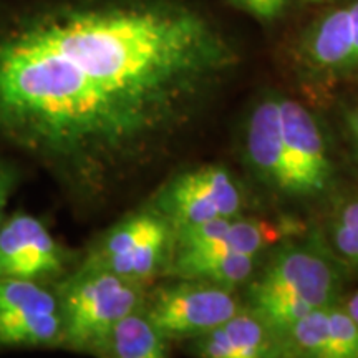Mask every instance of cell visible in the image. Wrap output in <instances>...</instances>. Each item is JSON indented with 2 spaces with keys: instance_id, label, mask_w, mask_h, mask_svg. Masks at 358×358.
I'll use <instances>...</instances> for the list:
<instances>
[{
  "instance_id": "6da1fadb",
  "label": "cell",
  "mask_w": 358,
  "mask_h": 358,
  "mask_svg": "<svg viewBox=\"0 0 358 358\" xmlns=\"http://www.w3.org/2000/svg\"><path fill=\"white\" fill-rule=\"evenodd\" d=\"M229 66L191 13L58 7L0 27V136L96 191L189 120Z\"/></svg>"
},
{
  "instance_id": "7a4b0ae2",
  "label": "cell",
  "mask_w": 358,
  "mask_h": 358,
  "mask_svg": "<svg viewBox=\"0 0 358 358\" xmlns=\"http://www.w3.org/2000/svg\"><path fill=\"white\" fill-rule=\"evenodd\" d=\"M248 282V306L282 334L317 308L340 302L345 264L327 241L313 236L284 241Z\"/></svg>"
},
{
  "instance_id": "3957f363",
  "label": "cell",
  "mask_w": 358,
  "mask_h": 358,
  "mask_svg": "<svg viewBox=\"0 0 358 358\" xmlns=\"http://www.w3.org/2000/svg\"><path fill=\"white\" fill-rule=\"evenodd\" d=\"M146 285L80 264L57 287L64 322V347L100 357L120 320L140 310Z\"/></svg>"
},
{
  "instance_id": "277c9868",
  "label": "cell",
  "mask_w": 358,
  "mask_h": 358,
  "mask_svg": "<svg viewBox=\"0 0 358 358\" xmlns=\"http://www.w3.org/2000/svg\"><path fill=\"white\" fill-rule=\"evenodd\" d=\"M174 250V231L153 206L134 211L98 237L82 266L101 268L123 279L148 282L164 275Z\"/></svg>"
},
{
  "instance_id": "5b68a950",
  "label": "cell",
  "mask_w": 358,
  "mask_h": 358,
  "mask_svg": "<svg viewBox=\"0 0 358 358\" xmlns=\"http://www.w3.org/2000/svg\"><path fill=\"white\" fill-rule=\"evenodd\" d=\"M146 294L143 310L168 340H192L241 310L234 289L198 279H178Z\"/></svg>"
},
{
  "instance_id": "8992f818",
  "label": "cell",
  "mask_w": 358,
  "mask_h": 358,
  "mask_svg": "<svg viewBox=\"0 0 358 358\" xmlns=\"http://www.w3.org/2000/svg\"><path fill=\"white\" fill-rule=\"evenodd\" d=\"M151 206L178 232L214 219L239 216L245 209V192L229 169L206 164L169 179Z\"/></svg>"
},
{
  "instance_id": "52a82bcc",
  "label": "cell",
  "mask_w": 358,
  "mask_h": 358,
  "mask_svg": "<svg viewBox=\"0 0 358 358\" xmlns=\"http://www.w3.org/2000/svg\"><path fill=\"white\" fill-rule=\"evenodd\" d=\"M279 111L290 198H320L330 191L335 179L334 161L320 124L306 106L290 98L279 96Z\"/></svg>"
},
{
  "instance_id": "ba28073f",
  "label": "cell",
  "mask_w": 358,
  "mask_h": 358,
  "mask_svg": "<svg viewBox=\"0 0 358 358\" xmlns=\"http://www.w3.org/2000/svg\"><path fill=\"white\" fill-rule=\"evenodd\" d=\"M303 226L294 219L268 221L239 216L214 219L174 232V250H216V252L266 256L284 241L301 236Z\"/></svg>"
},
{
  "instance_id": "9c48e42d",
  "label": "cell",
  "mask_w": 358,
  "mask_h": 358,
  "mask_svg": "<svg viewBox=\"0 0 358 358\" xmlns=\"http://www.w3.org/2000/svg\"><path fill=\"white\" fill-rule=\"evenodd\" d=\"M69 254L47 226L29 213H15L0 227V277L43 282L60 275Z\"/></svg>"
},
{
  "instance_id": "30bf717a",
  "label": "cell",
  "mask_w": 358,
  "mask_h": 358,
  "mask_svg": "<svg viewBox=\"0 0 358 358\" xmlns=\"http://www.w3.org/2000/svg\"><path fill=\"white\" fill-rule=\"evenodd\" d=\"M280 342L284 358H358V324L337 302L295 322Z\"/></svg>"
},
{
  "instance_id": "8fae6325",
  "label": "cell",
  "mask_w": 358,
  "mask_h": 358,
  "mask_svg": "<svg viewBox=\"0 0 358 358\" xmlns=\"http://www.w3.org/2000/svg\"><path fill=\"white\" fill-rule=\"evenodd\" d=\"M189 348L198 358H284L280 334L249 307L192 338Z\"/></svg>"
},
{
  "instance_id": "7c38bea8",
  "label": "cell",
  "mask_w": 358,
  "mask_h": 358,
  "mask_svg": "<svg viewBox=\"0 0 358 358\" xmlns=\"http://www.w3.org/2000/svg\"><path fill=\"white\" fill-rule=\"evenodd\" d=\"M245 161L254 176L277 194L290 198V179L282 145L279 96L259 103L249 116L244 145Z\"/></svg>"
},
{
  "instance_id": "4fadbf2b",
  "label": "cell",
  "mask_w": 358,
  "mask_h": 358,
  "mask_svg": "<svg viewBox=\"0 0 358 358\" xmlns=\"http://www.w3.org/2000/svg\"><path fill=\"white\" fill-rule=\"evenodd\" d=\"M266 256H245L216 250H173L171 262L164 275L213 282L236 290V287L248 284L252 279Z\"/></svg>"
},
{
  "instance_id": "5bb4252c",
  "label": "cell",
  "mask_w": 358,
  "mask_h": 358,
  "mask_svg": "<svg viewBox=\"0 0 358 358\" xmlns=\"http://www.w3.org/2000/svg\"><path fill=\"white\" fill-rule=\"evenodd\" d=\"M353 27L350 10L338 8L325 17L308 40V64L322 71L353 69Z\"/></svg>"
},
{
  "instance_id": "9a60e30c",
  "label": "cell",
  "mask_w": 358,
  "mask_h": 358,
  "mask_svg": "<svg viewBox=\"0 0 358 358\" xmlns=\"http://www.w3.org/2000/svg\"><path fill=\"white\" fill-rule=\"evenodd\" d=\"M0 347H64V322L60 312L2 310L0 312Z\"/></svg>"
},
{
  "instance_id": "2e32d148",
  "label": "cell",
  "mask_w": 358,
  "mask_h": 358,
  "mask_svg": "<svg viewBox=\"0 0 358 358\" xmlns=\"http://www.w3.org/2000/svg\"><path fill=\"white\" fill-rule=\"evenodd\" d=\"M101 358H168V338L140 308L115 325Z\"/></svg>"
},
{
  "instance_id": "e0dca14e",
  "label": "cell",
  "mask_w": 358,
  "mask_h": 358,
  "mask_svg": "<svg viewBox=\"0 0 358 358\" xmlns=\"http://www.w3.org/2000/svg\"><path fill=\"white\" fill-rule=\"evenodd\" d=\"M327 244L345 266L358 267V196L335 206L327 226Z\"/></svg>"
},
{
  "instance_id": "ac0fdd59",
  "label": "cell",
  "mask_w": 358,
  "mask_h": 358,
  "mask_svg": "<svg viewBox=\"0 0 358 358\" xmlns=\"http://www.w3.org/2000/svg\"><path fill=\"white\" fill-rule=\"evenodd\" d=\"M37 310L60 312L57 290L48 289L43 282L0 277V312Z\"/></svg>"
},
{
  "instance_id": "d6986e66",
  "label": "cell",
  "mask_w": 358,
  "mask_h": 358,
  "mask_svg": "<svg viewBox=\"0 0 358 358\" xmlns=\"http://www.w3.org/2000/svg\"><path fill=\"white\" fill-rule=\"evenodd\" d=\"M17 181V173L10 164L0 161V227H2L3 221H6V208L10 199L13 187H15Z\"/></svg>"
},
{
  "instance_id": "ffe728a7",
  "label": "cell",
  "mask_w": 358,
  "mask_h": 358,
  "mask_svg": "<svg viewBox=\"0 0 358 358\" xmlns=\"http://www.w3.org/2000/svg\"><path fill=\"white\" fill-rule=\"evenodd\" d=\"M250 12L262 19H272L285 6V0H243Z\"/></svg>"
},
{
  "instance_id": "44dd1931",
  "label": "cell",
  "mask_w": 358,
  "mask_h": 358,
  "mask_svg": "<svg viewBox=\"0 0 358 358\" xmlns=\"http://www.w3.org/2000/svg\"><path fill=\"white\" fill-rule=\"evenodd\" d=\"M352 17V27H353V43H355V48H353V65H358V2L353 3V6L348 7Z\"/></svg>"
},
{
  "instance_id": "7402d4cb",
  "label": "cell",
  "mask_w": 358,
  "mask_h": 358,
  "mask_svg": "<svg viewBox=\"0 0 358 358\" xmlns=\"http://www.w3.org/2000/svg\"><path fill=\"white\" fill-rule=\"evenodd\" d=\"M343 307L347 308V312L350 313L352 319L358 324V290H357V292H353V295L350 299H348L347 303Z\"/></svg>"
},
{
  "instance_id": "603a6c76",
  "label": "cell",
  "mask_w": 358,
  "mask_h": 358,
  "mask_svg": "<svg viewBox=\"0 0 358 358\" xmlns=\"http://www.w3.org/2000/svg\"><path fill=\"white\" fill-rule=\"evenodd\" d=\"M348 127L352 129L353 140H355L357 146H358V108L353 110L350 115H348Z\"/></svg>"
}]
</instances>
